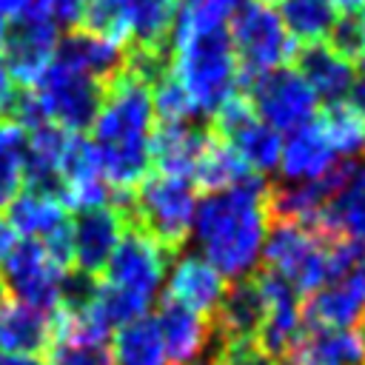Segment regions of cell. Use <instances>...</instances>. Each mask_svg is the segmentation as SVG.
<instances>
[{
    "instance_id": "16",
    "label": "cell",
    "mask_w": 365,
    "mask_h": 365,
    "mask_svg": "<svg viewBox=\"0 0 365 365\" xmlns=\"http://www.w3.org/2000/svg\"><path fill=\"white\" fill-rule=\"evenodd\" d=\"M225 288H228L225 277L211 262H205L197 254H185L177 257V262L171 265L165 297L202 317H214L220 299L225 297Z\"/></svg>"
},
{
    "instance_id": "35",
    "label": "cell",
    "mask_w": 365,
    "mask_h": 365,
    "mask_svg": "<svg viewBox=\"0 0 365 365\" xmlns=\"http://www.w3.org/2000/svg\"><path fill=\"white\" fill-rule=\"evenodd\" d=\"M211 365H279L271 354H265L257 339H228L217 342V354Z\"/></svg>"
},
{
    "instance_id": "33",
    "label": "cell",
    "mask_w": 365,
    "mask_h": 365,
    "mask_svg": "<svg viewBox=\"0 0 365 365\" xmlns=\"http://www.w3.org/2000/svg\"><path fill=\"white\" fill-rule=\"evenodd\" d=\"M46 365H114V359L103 342H54Z\"/></svg>"
},
{
    "instance_id": "3",
    "label": "cell",
    "mask_w": 365,
    "mask_h": 365,
    "mask_svg": "<svg viewBox=\"0 0 365 365\" xmlns=\"http://www.w3.org/2000/svg\"><path fill=\"white\" fill-rule=\"evenodd\" d=\"M171 74L200 114H214L237 88V57L225 29L185 37L171 46Z\"/></svg>"
},
{
    "instance_id": "4",
    "label": "cell",
    "mask_w": 365,
    "mask_h": 365,
    "mask_svg": "<svg viewBox=\"0 0 365 365\" xmlns=\"http://www.w3.org/2000/svg\"><path fill=\"white\" fill-rule=\"evenodd\" d=\"M131 222L145 231L154 242H160L171 257L180 254L191 234L197 194L194 182L185 177H168V174H151L145 177L125 200Z\"/></svg>"
},
{
    "instance_id": "34",
    "label": "cell",
    "mask_w": 365,
    "mask_h": 365,
    "mask_svg": "<svg viewBox=\"0 0 365 365\" xmlns=\"http://www.w3.org/2000/svg\"><path fill=\"white\" fill-rule=\"evenodd\" d=\"M325 43H328L339 57H345L348 63H354V66H362V63H365V37H362V31H359L356 14H342V17H336V23L331 26Z\"/></svg>"
},
{
    "instance_id": "20",
    "label": "cell",
    "mask_w": 365,
    "mask_h": 365,
    "mask_svg": "<svg viewBox=\"0 0 365 365\" xmlns=\"http://www.w3.org/2000/svg\"><path fill=\"white\" fill-rule=\"evenodd\" d=\"M291 137L282 143L279 151V171L285 180L297 182V180H317L322 174H328L336 163V151L328 143L319 120H311L294 131H288Z\"/></svg>"
},
{
    "instance_id": "10",
    "label": "cell",
    "mask_w": 365,
    "mask_h": 365,
    "mask_svg": "<svg viewBox=\"0 0 365 365\" xmlns=\"http://www.w3.org/2000/svg\"><path fill=\"white\" fill-rule=\"evenodd\" d=\"M57 23L34 3L23 14L11 17L3 34V60L9 66V74L23 88L34 86L37 77L51 66L54 48H57Z\"/></svg>"
},
{
    "instance_id": "11",
    "label": "cell",
    "mask_w": 365,
    "mask_h": 365,
    "mask_svg": "<svg viewBox=\"0 0 365 365\" xmlns=\"http://www.w3.org/2000/svg\"><path fill=\"white\" fill-rule=\"evenodd\" d=\"M131 217L123 202H108L97 208L77 211L71 222V265L86 277H100L108 257L114 254L120 237L125 234Z\"/></svg>"
},
{
    "instance_id": "12",
    "label": "cell",
    "mask_w": 365,
    "mask_h": 365,
    "mask_svg": "<svg viewBox=\"0 0 365 365\" xmlns=\"http://www.w3.org/2000/svg\"><path fill=\"white\" fill-rule=\"evenodd\" d=\"M365 317V254L336 279L308 294L302 322L317 328H351Z\"/></svg>"
},
{
    "instance_id": "19",
    "label": "cell",
    "mask_w": 365,
    "mask_h": 365,
    "mask_svg": "<svg viewBox=\"0 0 365 365\" xmlns=\"http://www.w3.org/2000/svg\"><path fill=\"white\" fill-rule=\"evenodd\" d=\"M328 237H342L365 248V163H354L345 185L311 222Z\"/></svg>"
},
{
    "instance_id": "30",
    "label": "cell",
    "mask_w": 365,
    "mask_h": 365,
    "mask_svg": "<svg viewBox=\"0 0 365 365\" xmlns=\"http://www.w3.org/2000/svg\"><path fill=\"white\" fill-rule=\"evenodd\" d=\"M29 131L14 120H0V205H9L23 188Z\"/></svg>"
},
{
    "instance_id": "41",
    "label": "cell",
    "mask_w": 365,
    "mask_h": 365,
    "mask_svg": "<svg viewBox=\"0 0 365 365\" xmlns=\"http://www.w3.org/2000/svg\"><path fill=\"white\" fill-rule=\"evenodd\" d=\"M359 14H356V23H359V31H362V37H365V0H362V6L356 9Z\"/></svg>"
},
{
    "instance_id": "28",
    "label": "cell",
    "mask_w": 365,
    "mask_h": 365,
    "mask_svg": "<svg viewBox=\"0 0 365 365\" xmlns=\"http://www.w3.org/2000/svg\"><path fill=\"white\" fill-rule=\"evenodd\" d=\"M234 145V151L242 157V163L254 171V174H271L279 165V151H282V137L277 128H271L268 123H262L259 117L251 120L245 128H240L231 140H225Z\"/></svg>"
},
{
    "instance_id": "23",
    "label": "cell",
    "mask_w": 365,
    "mask_h": 365,
    "mask_svg": "<svg viewBox=\"0 0 365 365\" xmlns=\"http://www.w3.org/2000/svg\"><path fill=\"white\" fill-rule=\"evenodd\" d=\"M6 222L11 225V231L20 240L43 242L51 234H57L60 228H66L71 220H68V208L60 202V197L26 188L6 205Z\"/></svg>"
},
{
    "instance_id": "17",
    "label": "cell",
    "mask_w": 365,
    "mask_h": 365,
    "mask_svg": "<svg viewBox=\"0 0 365 365\" xmlns=\"http://www.w3.org/2000/svg\"><path fill=\"white\" fill-rule=\"evenodd\" d=\"M265 319V299L257 285V277H242L234 279L225 288V297L220 299L211 325H214V339L228 342V339H257V331Z\"/></svg>"
},
{
    "instance_id": "2",
    "label": "cell",
    "mask_w": 365,
    "mask_h": 365,
    "mask_svg": "<svg viewBox=\"0 0 365 365\" xmlns=\"http://www.w3.org/2000/svg\"><path fill=\"white\" fill-rule=\"evenodd\" d=\"M265 194L268 182L254 177L222 191H208L194 208L191 231L202 259L225 279L248 277L262 257L268 234Z\"/></svg>"
},
{
    "instance_id": "38",
    "label": "cell",
    "mask_w": 365,
    "mask_h": 365,
    "mask_svg": "<svg viewBox=\"0 0 365 365\" xmlns=\"http://www.w3.org/2000/svg\"><path fill=\"white\" fill-rule=\"evenodd\" d=\"M0 365H46L40 354H6L0 351Z\"/></svg>"
},
{
    "instance_id": "40",
    "label": "cell",
    "mask_w": 365,
    "mask_h": 365,
    "mask_svg": "<svg viewBox=\"0 0 365 365\" xmlns=\"http://www.w3.org/2000/svg\"><path fill=\"white\" fill-rule=\"evenodd\" d=\"M331 3H334L336 9H342L345 14H354V11L362 6V0H331Z\"/></svg>"
},
{
    "instance_id": "5",
    "label": "cell",
    "mask_w": 365,
    "mask_h": 365,
    "mask_svg": "<svg viewBox=\"0 0 365 365\" xmlns=\"http://www.w3.org/2000/svg\"><path fill=\"white\" fill-rule=\"evenodd\" d=\"M228 40L240 68V77H237L240 91L257 74H265L271 68L291 63L299 48L297 40L285 31L277 9L262 0H240V6L231 14Z\"/></svg>"
},
{
    "instance_id": "29",
    "label": "cell",
    "mask_w": 365,
    "mask_h": 365,
    "mask_svg": "<svg viewBox=\"0 0 365 365\" xmlns=\"http://www.w3.org/2000/svg\"><path fill=\"white\" fill-rule=\"evenodd\" d=\"M237 6L240 0H177V14H174L168 43L174 46L185 37L222 29L231 20Z\"/></svg>"
},
{
    "instance_id": "27",
    "label": "cell",
    "mask_w": 365,
    "mask_h": 365,
    "mask_svg": "<svg viewBox=\"0 0 365 365\" xmlns=\"http://www.w3.org/2000/svg\"><path fill=\"white\" fill-rule=\"evenodd\" d=\"M285 31L297 43H325L331 26L336 23V6L331 0H279L277 9Z\"/></svg>"
},
{
    "instance_id": "6",
    "label": "cell",
    "mask_w": 365,
    "mask_h": 365,
    "mask_svg": "<svg viewBox=\"0 0 365 365\" xmlns=\"http://www.w3.org/2000/svg\"><path fill=\"white\" fill-rule=\"evenodd\" d=\"M68 268H63L40 240H17L0 259V288L37 311H54L63 299Z\"/></svg>"
},
{
    "instance_id": "13",
    "label": "cell",
    "mask_w": 365,
    "mask_h": 365,
    "mask_svg": "<svg viewBox=\"0 0 365 365\" xmlns=\"http://www.w3.org/2000/svg\"><path fill=\"white\" fill-rule=\"evenodd\" d=\"M208 137H211L208 125H202L197 120H188V123H154L151 143H148L151 165H157L160 174L191 180V171H194Z\"/></svg>"
},
{
    "instance_id": "37",
    "label": "cell",
    "mask_w": 365,
    "mask_h": 365,
    "mask_svg": "<svg viewBox=\"0 0 365 365\" xmlns=\"http://www.w3.org/2000/svg\"><path fill=\"white\" fill-rule=\"evenodd\" d=\"M17 83H14V77L9 74V66H6V60H3V54H0V114H9V108H11V103H14V97H17Z\"/></svg>"
},
{
    "instance_id": "22",
    "label": "cell",
    "mask_w": 365,
    "mask_h": 365,
    "mask_svg": "<svg viewBox=\"0 0 365 365\" xmlns=\"http://www.w3.org/2000/svg\"><path fill=\"white\" fill-rule=\"evenodd\" d=\"M51 345V322L43 311L0 294V351L40 354Z\"/></svg>"
},
{
    "instance_id": "1",
    "label": "cell",
    "mask_w": 365,
    "mask_h": 365,
    "mask_svg": "<svg viewBox=\"0 0 365 365\" xmlns=\"http://www.w3.org/2000/svg\"><path fill=\"white\" fill-rule=\"evenodd\" d=\"M154 131L151 86L123 68L103 94L91 123V148L103 180L114 194H131L151 168L148 143Z\"/></svg>"
},
{
    "instance_id": "32",
    "label": "cell",
    "mask_w": 365,
    "mask_h": 365,
    "mask_svg": "<svg viewBox=\"0 0 365 365\" xmlns=\"http://www.w3.org/2000/svg\"><path fill=\"white\" fill-rule=\"evenodd\" d=\"M151 108H154L157 123H188L200 117L191 97L185 94V88L177 83L171 71L151 86Z\"/></svg>"
},
{
    "instance_id": "42",
    "label": "cell",
    "mask_w": 365,
    "mask_h": 365,
    "mask_svg": "<svg viewBox=\"0 0 365 365\" xmlns=\"http://www.w3.org/2000/svg\"><path fill=\"white\" fill-rule=\"evenodd\" d=\"M356 334H359V339H362V345H365V317L359 319V331H356Z\"/></svg>"
},
{
    "instance_id": "15",
    "label": "cell",
    "mask_w": 365,
    "mask_h": 365,
    "mask_svg": "<svg viewBox=\"0 0 365 365\" xmlns=\"http://www.w3.org/2000/svg\"><path fill=\"white\" fill-rule=\"evenodd\" d=\"M279 365H365V345L351 328H317L302 322V334Z\"/></svg>"
},
{
    "instance_id": "24",
    "label": "cell",
    "mask_w": 365,
    "mask_h": 365,
    "mask_svg": "<svg viewBox=\"0 0 365 365\" xmlns=\"http://www.w3.org/2000/svg\"><path fill=\"white\" fill-rule=\"evenodd\" d=\"M114 3L123 14L128 46H171L168 37L177 14V0H114Z\"/></svg>"
},
{
    "instance_id": "7",
    "label": "cell",
    "mask_w": 365,
    "mask_h": 365,
    "mask_svg": "<svg viewBox=\"0 0 365 365\" xmlns=\"http://www.w3.org/2000/svg\"><path fill=\"white\" fill-rule=\"evenodd\" d=\"M29 88L37 97L46 120L74 134H83L86 128H91L106 94V86L100 80L77 68H68L57 60H51V66Z\"/></svg>"
},
{
    "instance_id": "36",
    "label": "cell",
    "mask_w": 365,
    "mask_h": 365,
    "mask_svg": "<svg viewBox=\"0 0 365 365\" xmlns=\"http://www.w3.org/2000/svg\"><path fill=\"white\" fill-rule=\"evenodd\" d=\"M57 26H66V29H74L80 23V14L83 9L88 6V0H34Z\"/></svg>"
},
{
    "instance_id": "21",
    "label": "cell",
    "mask_w": 365,
    "mask_h": 365,
    "mask_svg": "<svg viewBox=\"0 0 365 365\" xmlns=\"http://www.w3.org/2000/svg\"><path fill=\"white\" fill-rule=\"evenodd\" d=\"M294 60H297V71L302 74V80L314 88L317 97L328 103H342L359 74L356 66L339 57L328 43H308L297 48Z\"/></svg>"
},
{
    "instance_id": "43",
    "label": "cell",
    "mask_w": 365,
    "mask_h": 365,
    "mask_svg": "<svg viewBox=\"0 0 365 365\" xmlns=\"http://www.w3.org/2000/svg\"><path fill=\"white\" fill-rule=\"evenodd\" d=\"M262 3H271V0H262Z\"/></svg>"
},
{
    "instance_id": "31",
    "label": "cell",
    "mask_w": 365,
    "mask_h": 365,
    "mask_svg": "<svg viewBox=\"0 0 365 365\" xmlns=\"http://www.w3.org/2000/svg\"><path fill=\"white\" fill-rule=\"evenodd\" d=\"M319 125L339 157L354 160L365 151V117L348 103H328L319 117Z\"/></svg>"
},
{
    "instance_id": "8",
    "label": "cell",
    "mask_w": 365,
    "mask_h": 365,
    "mask_svg": "<svg viewBox=\"0 0 365 365\" xmlns=\"http://www.w3.org/2000/svg\"><path fill=\"white\" fill-rule=\"evenodd\" d=\"M168 259H174L160 242H154L145 231H140L134 222H128L125 234L120 237L114 254L108 257L103 268V282L140 299L143 305H151L157 297Z\"/></svg>"
},
{
    "instance_id": "39",
    "label": "cell",
    "mask_w": 365,
    "mask_h": 365,
    "mask_svg": "<svg viewBox=\"0 0 365 365\" xmlns=\"http://www.w3.org/2000/svg\"><path fill=\"white\" fill-rule=\"evenodd\" d=\"M29 6H34V0H0V14L6 20H11V17L23 14Z\"/></svg>"
},
{
    "instance_id": "26",
    "label": "cell",
    "mask_w": 365,
    "mask_h": 365,
    "mask_svg": "<svg viewBox=\"0 0 365 365\" xmlns=\"http://www.w3.org/2000/svg\"><path fill=\"white\" fill-rule=\"evenodd\" d=\"M114 365H165V348L154 317H137L117 328L111 342Z\"/></svg>"
},
{
    "instance_id": "18",
    "label": "cell",
    "mask_w": 365,
    "mask_h": 365,
    "mask_svg": "<svg viewBox=\"0 0 365 365\" xmlns=\"http://www.w3.org/2000/svg\"><path fill=\"white\" fill-rule=\"evenodd\" d=\"M54 60L108 86L125 68V48L103 37H94L83 29H68L66 37L57 40Z\"/></svg>"
},
{
    "instance_id": "9",
    "label": "cell",
    "mask_w": 365,
    "mask_h": 365,
    "mask_svg": "<svg viewBox=\"0 0 365 365\" xmlns=\"http://www.w3.org/2000/svg\"><path fill=\"white\" fill-rule=\"evenodd\" d=\"M242 94H248L257 117L277 131H294L311 123L319 106L314 88L291 66H279L265 74H257L254 80H248Z\"/></svg>"
},
{
    "instance_id": "14",
    "label": "cell",
    "mask_w": 365,
    "mask_h": 365,
    "mask_svg": "<svg viewBox=\"0 0 365 365\" xmlns=\"http://www.w3.org/2000/svg\"><path fill=\"white\" fill-rule=\"evenodd\" d=\"M154 319L163 336L165 359L174 365H191L200 354H205L208 342L214 339L211 317H202L168 297H163Z\"/></svg>"
},
{
    "instance_id": "25",
    "label": "cell",
    "mask_w": 365,
    "mask_h": 365,
    "mask_svg": "<svg viewBox=\"0 0 365 365\" xmlns=\"http://www.w3.org/2000/svg\"><path fill=\"white\" fill-rule=\"evenodd\" d=\"M259 174H254L242 157L234 151L231 143L220 140V137H208L194 171H191V182L197 188H202L205 194L208 191H222V188H231V185H240V182H248Z\"/></svg>"
}]
</instances>
